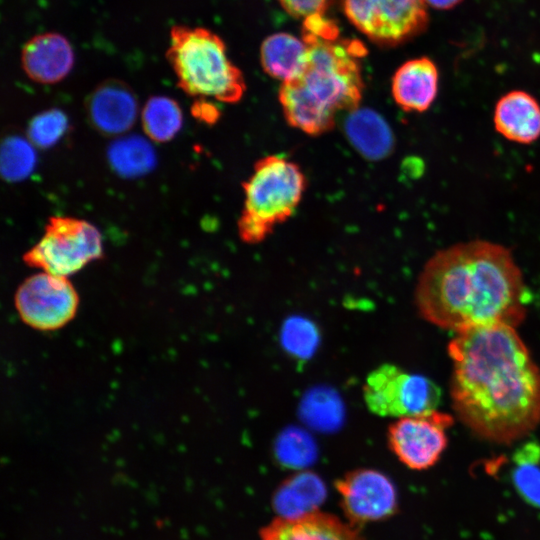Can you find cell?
<instances>
[{
	"mask_svg": "<svg viewBox=\"0 0 540 540\" xmlns=\"http://www.w3.org/2000/svg\"><path fill=\"white\" fill-rule=\"evenodd\" d=\"M458 418L482 439L510 444L540 423V369L515 327L457 332L448 344Z\"/></svg>",
	"mask_w": 540,
	"mask_h": 540,
	"instance_id": "1",
	"label": "cell"
},
{
	"mask_svg": "<svg viewBox=\"0 0 540 540\" xmlns=\"http://www.w3.org/2000/svg\"><path fill=\"white\" fill-rule=\"evenodd\" d=\"M414 299L425 321L457 333L498 324L516 328L529 292L511 250L476 239L434 253L418 276Z\"/></svg>",
	"mask_w": 540,
	"mask_h": 540,
	"instance_id": "2",
	"label": "cell"
},
{
	"mask_svg": "<svg viewBox=\"0 0 540 540\" xmlns=\"http://www.w3.org/2000/svg\"><path fill=\"white\" fill-rule=\"evenodd\" d=\"M309 47L305 69L283 82L279 102L287 124L310 136L332 130L341 112L359 107L364 83L358 58L366 53L357 40L302 37Z\"/></svg>",
	"mask_w": 540,
	"mask_h": 540,
	"instance_id": "3",
	"label": "cell"
},
{
	"mask_svg": "<svg viewBox=\"0 0 540 540\" xmlns=\"http://www.w3.org/2000/svg\"><path fill=\"white\" fill-rule=\"evenodd\" d=\"M166 56L178 86L190 96L236 103L246 90L244 77L229 60L224 42L208 29L174 26Z\"/></svg>",
	"mask_w": 540,
	"mask_h": 540,
	"instance_id": "4",
	"label": "cell"
},
{
	"mask_svg": "<svg viewBox=\"0 0 540 540\" xmlns=\"http://www.w3.org/2000/svg\"><path fill=\"white\" fill-rule=\"evenodd\" d=\"M242 187L244 205L237 222L238 233L243 242L258 244L295 213L307 180L296 162L268 155L255 162Z\"/></svg>",
	"mask_w": 540,
	"mask_h": 540,
	"instance_id": "5",
	"label": "cell"
},
{
	"mask_svg": "<svg viewBox=\"0 0 540 540\" xmlns=\"http://www.w3.org/2000/svg\"><path fill=\"white\" fill-rule=\"evenodd\" d=\"M103 256L102 236L91 223L72 217H51L41 239L23 256L24 262L68 277Z\"/></svg>",
	"mask_w": 540,
	"mask_h": 540,
	"instance_id": "6",
	"label": "cell"
},
{
	"mask_svg": "<svg viewBox=\"0 0 540 540\" xmlns=\"http://www.w3.org/2000/svg\"><path fill=\"white\" fill-rule=\"evenodd\" d=\"M362 391L368 410L380 417L430 412L436 410L441 399V390L432 380L390 363L372 370Z\"/></svg>",
	"mask_w": 540,
	"mask_h": 540,
	"instance_id": "7",
	"label": "cell"
},
{
	"mask_svg": "<svg viewBox=\"0 0 540 540\" xmlns=\"http://www.w3.org/2000/svg\"><path fill=\"white\" fill-rule=\"evenodd\" d=\"M347 19L371 41L399 45L423 32L428 13L423 0H341Z\"/></svg>",
	"mask_w": 540,
	"mask_h": 540,
	"instance_id": "8",
	"label": "cell"
},
{
	"mask_svg": "<svg viewBox=\"0 0 540 540\" xmlns=\"http://www.w3.org/2000/svg\"><path fill=\"white\" fill-rule=\"evenodd\" d=\"M78 294L67 277L42 272L18 287L15 307L21 320L41 331L62 328L75 316Z\"/></svg>",
	"mask_w": 540,
	"mask_h": 540,
	"instance_id": "9",
	"label": "cell"
},
{
	"mask_svg": "<svg viewBox=\"0 0 540 540\" xmlns=\"http://www.w3.org/2000/svg\"><path fill=\"white\" fill-rule=\"evenodd\" d=\"M451 415L433 410L397 418L387 430L388 446L398 460L412 470L435 465L447 447L446 430Z\"/></svg>",
	"mask_w": 540,
	"mask_h": 540,
	"instance_id": "10",
	"label": "cell"
},
{
	"mask_svg": "<svg viewBox=\"0 0 540 540\" xmlns=\"http://www.w3.org/2000/svg\"><path fill=\"white\" fill-rule=\"evenodd\" d=\"M343 510L355 523L383 520L397 507L396 489L380 471L359 468L336 481Z\"/></svg>",
	"mask_w": 540,
	"mask_h": 540,
	"instance_id": "11",
	"label": "cell"
},
{
	"mask_svg": "<svg viewBox=\"0 0 540 540\" xmlns=\"http://www.w3.org/2000/svg\"><path fill=\"white\" fill-rule=\"evenodd\" d=\"M85 109L94 129L105 136H116L134 125L138 103L127 84L119 80H107L88 95Z\"/></svg>",
	"mask_w": 540,
	"mask_h": 540,
	"instance_id": "12",
	"label": "cell"
},
{
	"mask_svg": "<svg viewBox=\"0 0 540 540\" xmlns=\"http://www.w3.org/2000/svg\"><path fill=\"white\" fill-rule=\"evenodd\" d=\"M74 62L73 49L58 33H43L27 41L22 49L21 64L33 81L52 84L70 72Z\"/></svg>",
	"mask_w": 540,
	"mask_h": 540,
	"instance_id": "13",
	"label": "cell"
},
{
	"mask_svg": "<svg viewBox=\"0 0 540 540\" xmlns=\"http://www.w3.org/2000/svg\"><path fill=\"white\" fill-rule=\"evenodd\" d=\"M438 88V69L427 57L406 61L392 77V97L405 112L428 110L437 97Z\"/></svg>",
	"mask_w": 540,
	"mask_h": 540,
	"instance_id": "14",
	"label": "cell"
},
{
	"mask_svg": "<svg viewBox=\"0 0 540 540\" xmlns=\"http://www.w3.org/2000/svg\"><path fill=\"white\" fill-rule=\"evenodd\" d=\"M260 540H361L350 525L318 510L274 519L260 532Z\"/></svg>",
	"mask_w": 540,
	"mask_h": 540,
	"instance_id": "15",
	"label": "cell"
},
{
	"mask_svg": "<svg viewBox=\"0 0 540 540\" xmlns=\"http://www.w3.org/2000/svg\"><path fill=\"white\" fill-rule=\"evenodd\" d=\"M494 128L505 139L517 144H531L540 138V104L528 92L513 90L496 103Z\"/></svg>",
	"mask_w": 540,
	"mask_h": 540,
	"instance_id": "16",
	"label": "cell"
},
{
	"mask_svg": "<svg viewBox=\"0 0 540 540\" xmlns=\"http://www.w3.org/2000/svg\"><path fill=\"white\" fill-rule=\"evenodd\" d=\"M345 132L355 149L369 160L387 157L394 148V136L386 120L368 108L350 112Z\"/></svg>",
	"mask_w": 540,
	"mask_h": 540,
	"instance_id": "17",
	"label": "cell"
},
{
	"mask_svg": "<svg viewBox=\"0 0 540 540\" xmlns=\"http://www.w3.org/2000/svg\"><path fill=\"white\" fill-rule=\"evenodd\" d=\"M308 57L306 41L284 32L268 36L260 48L264 71L282 83L300 75L307 65Z\"/></svg>",
	"mask_w": 540,
	"mask_h": 540,
	"instance_id": "18",
	"label": "cell"
},
{
	"mask_svg": "<svg viewBox=\"0 0 540 540\" xmlns=\"http://www.w3.org/2000/svg\"><path fill=\"white\" fill-rule=\"evenodd\" d=\"M325 495L321 479L313 473L302 472L282 483L275 493L273 505L281 517H298L316 511Z\"/></svg>",
	"mask_w": 540,
	"mask_h": 540,
	"instance_id": "19",
	"label": "cell"
},
{
	"mask_svg": "<svg viewBox=\"0 0 540 540\" xmlns=\"http://www.w3.org/2000/svg\"><path fill=\"white\" fill-rule=\"evenodd\" d=\"M107 159L113 171L125 178L143 176L156 165L154 148L139 135L114 140L107 149Z\"/></svg>",
	"mask_w": 540,
	"mask_h": 540,
	"instance_id": "20",
	"label": "cell"
},
{
	"mask_svg": "<svg viewBox=\"0 0 540 540\" xmlns=\"http://www.w3.org/2000/svg\"><path fill=\"white\" fill-rule=\"evenodd\" d=\"M183 116L176 101L166 96H153L142 111L146 135L155 142L171 140L181 129Z\"/></svg>",
	"mask_w": 540,
	"mask_h": 540,
	"instance_id": "21",
	"label": "cell"
},
{
	"mask_svg": "<svg viewBox=\"0 0 540 540\" xmlns=\"http://www.w3.org/2000/svg\"><path fill=\"white\" fill-rule=\"evenodd\" d=\"M37 161L34 145L20 135L5 137L1 145L0 170L7 182H19L27 178Z\"/></svg>",
	"mask_w": 540,
	"mask_h": 540,
	"instance_id": "22",
	"label": "cell"
},
{
	"mask_svg": "<svg viewBox=\"0 0 540 540\" xmlns=\"http://www.w3.org/2000/svg\"><path fill=\"white\" fill-rule=\"evenodd\" d=\"M68 129V118L59 109H49L37 114L27 128V138L42 149L55 145Z\"/></svg>",
	"mask_w": 540,
	"mask_h": 540,
	"instance_id": "23",
	"label": "cell"
},
{
	"mask_svg": "<svg viewBox=\"0 0 540 540\" xmlns=\"http://www.w3.org/2000/svg\"><path fill=\"white\" fill-rule=\"evenodd\" d=\"M539 454L537 445H526L516 455L518 466L514 472V482L521 494L536 504H540V469L534 460Z\"/></svg>",
	"mask_w": 540,
	"mask_h": 540,
	"instance_id": "24",
	"label": "cell"
},
{
	"mask_svg": "<svg viewBox=\"0 0 540 540\" xmlns=\"http://www.w3.org/2000/svg\"><path fill=\"white\" fill-rule=\"evenodd\" d=\"M315 327L307 320L290 319L282 330V343L286 350L298 357H308L317 344Z\"/></svg>",
	"mask_w": 540,
	"mask_h": 540,
	"instance_id": "25",
	"label": "cell"
},
{
	"mask_svg": "<svg viewBox=\"0 0 540 540\" xmlns=\"http://www.w3.org/2000/svg\"><path fill=\"white\" fill-rule=\"evenodd\" d=\"M281 6L291 16L296 18H309L323 15L331 0H278Z\"/></svg>",
	"mask_w": 540,
	"mask_h": 540,
	"instance_id": "26",
	"label": "cell"
},
{
	"mask_svg": "<svg viewBox=\"0 0 540 540\" xmlns=\"http://www.w3.org/2000/svg\"><path fill=\"white\" fill-rule=\"evenodd\" d=\"M304 32L325 40L338 38L337 25L323 15H315L304 20Z\"/></svg>",
	"mask_w": 540,
	"mask_h": 540,
	"instance_id": "27",
	"label": "cell"
},
{
	"mask_svg": "<svg viewBox=\"0 0 540 540\" xmlns=\"http://www.w3.org/2000/svg\"><path fill=\"white\" fill-rule=\"evenodd\" d=\"M192 115L207 124L214 123L219 117V111L217 107L208 101L205 98H199L196 100L191 107Z\"/></svg>",
	"mask_w": 540,
	"mask_h": 540,
	"instance_id": "28",
	"label": "cell"
},
{
	"mask_svg": "<svg viewBox=\"0 0 540 540\" xmlns=\"http://www.w3.org/2000/svg\"><path fill=\"white\" fill-rule=\"evenodd\" d=\"M426 5L438 10H448L457 6L462 0H423Z\"/></svg>",
	"mask_w": 540,
	"mask_h": 540,
	"instance_id": "29",
	"label": "cell"
}]
</instances>
